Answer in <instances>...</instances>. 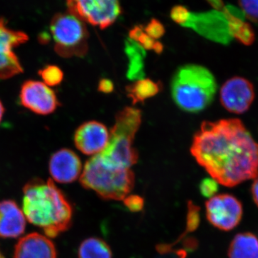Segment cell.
Here are the masks:
<instances>
[{
    "label": "cell",
    "instance_id": "cell-28",
    "mask_svg": "<svg viewBox=\"0 0 258 258\" xmlns=\"http://www.w3.org/2000/svg\"><path fill=\"white\" fill-rule=\"evenodd\" d=\"M124 205L132 212H138L143 210L144 199L139 195H129L123 200Z\"/></svg>",
    "mask_w": 258,
    "mask_h": 258
},
{
    "label": "cell",
    "instance_id": "cell-3",
    "mask_svg": "<svg viewBox=\"0 0 258 258\" xmlns=\"http://www.w3.org/2000/svg\"><path fill=\"white\" fill-rule=\"evenodd\" d=\"M217 84L210 70L199 64H186L176 71L171 84L174 103L183 111L198 113L215 98Z\"/></svg>",
    "mask_w": 258,
    "mask_h": 258
},
{
    "label": "cell",
    "instance_id": "cell-8",
    "mask_svg": "<svg viewBox=\"0 0 258 258\" xmlns=\"http://www.w3.org/2000/svg\"><path fill=\"white\" fill-rule=\"evenodd\" d=\"M209 222L222 231H231L240 224L243 208L240 200L229 194L216 195L205 203Z\"/></svg>",
    "mask_w": 258,
    "mask_h": 258
},
{
    "label": "cell",
    "instance_id": "cell-6",
    "mask_svg": "<svg viewBox=\"0 0 258 258\" xmlns=\"http://www.w3.org/2000/svg\"><path fill=\"white\" fill-rule=\"evenodd\" d=\"M50 30L54 49L61 57H83L87 53L88 32L86 24L71 13H57Z\"/></svg>",
    "mask_w": 258,
    "mask_h": 258
},
{
    "label": "cell",
    "instance_id": "cell-19",
    "mask_svg": "<svg viewBox=\"0 0 258 258\" xmlns=\"http://www.w3.org/2000/svg\"><path fill=\"white\" fill-rule=\"evenodd\" d=\"M161 88V83L150 79H140L127 86L126 91L128 98L136 104L155 96L160 92Z\"/></svg>",
    "mask_w": 258,
    "mask_h": 258
},
{
    "label": "cell",
    "instance_id": "cell-21",
    "mask_svg": "<svg viewBox=\"0 0 258 258\" xmlns=\"http://www.w3.org/2000/svg\"><path fill=\"white\" fill-rule=\"evenodd\" d=\"M79 258H112L109 245L102 239L89 237L83 241L79 249Z\"/></svg>",
    "mask_w": 258,
    "mask_h": 258
},
{
    "label": "cell",
    "instance_id": "cell-30",
    "mask_svg": "<svg viewBox=\"0 0 258 258\" xmlns=\"http://www.w3.org/2000/svg\"><path fill=\"white\" fill-rule=\"evenodd\" d=\"M98 91L103 93H110L113 92L114 86L111 80L103 79L98 83Z\"/></svg>",
    "mask_w": 258,
    "mask_h": 258
},
{
    "label": "cell",
    "instance_id": "cell-14",
    "mask_svg": "<svg viewBox=\"0 0 258 258\" xmlns=\"http://www.w3.org/2000/svg\"><path fill=\"white\" fill-rule=\"evenodd\" d=\"M82 171L81 159L71 149H62L51 156L49 171L56 182L60 184L74 182L81 176Z\"/></svg>",
    "mask_w": 258,
    "mask_h": 258
},
{
    "label": "cell",
    "instance_id": "cell-10",
    "mask_svg": "<svg viewBox=\"0 0 258 258\" xmlns=\"http://www.w3.org/2000/svg\"><path fill=\"white\" fill-rule=\"evenodd\" d=\"M20 100L25 108L37 115L51 114L60 105L53 90L42 81L29 80L21 86Z\"/></svg>",
    "mask_w": 258,
    "mask_h": 258
},
{
    "label": "cell",
    "instance_id": "cell-31",
    "mask_svg": "<svg viewBox=\"0 0 258 258\" xmlns=\"http://www.w3.org/2000/svg\"><path fill=\"white\" fill-rule=\"evenodd\" d=\"M251 192H252L254 203L258 207V177L254 179L253 184L252 185V188H251Z\"/></svg>",
    "mask_w": 258,
    "mask_h": 258
},
{
    "label": "cell",
    "instance_id": "cell-12",
    "mask_svg": "<svg viewBox=\"0 0 258 258\" xmlns=\"http://www.w3.org/2000/svg\"><path fill=\"white\" fill-rule=\"evenodd\" d=\"M222 18H223L222 14L219 13H190L183 27L193 29L211 40L225 43L232 37L229 32L226 16Z\"/></svg>",
    "mask_w": 258,
    "mask_h": 258
},
{
    "label": "cell",
    "instance_id": "cell-13",
    "mask_svg": "<svg viewBox=\"0 0 258 258\" xmlns=\"http://www.w3.org/2000/svg\"><path fill=\"white\" fill-rule=\"evenodd\" d=\"M110 132L106 125L91 120L80 125L76 131L74 142L83 154L96 156L101 154L108 145Z\"/></svg>",
    "mask_w": 258,
    "mask_h": 258
},
{
    "label": "cell",
    "instance_id": "cell-7",
    "mask_svg": "<svg viewBox=\"0 0 258 258\" xmlns=\"http://www.w3.org/2000/svg\"><path fill=\"white\" fill-rule=\"evenodd\" d=\"M69 13L88 23L106 29L122 13L120 0H67Z\"/></svg>",
    "mask_w": 258,
    "mask_h": 258
},
{
    "label": "cell",
    "instance_id": "cell-27",
    "mask_svg": "<svg viewBox=\"0 0 258 258\" xmlns=\"http://www.w3.org/2000/svg\"><path fill=\"white\" fill-rule=\"evenodd\" d=\"M144 31L149 36L152 37L154 40H157L164 35L165 29L159 20L152 19L148 24L147 27L144 28Z\"/></svg>",
    "mask_w": 258,
    "mask_h": 258
},
{
    "label": "cell",
    "instance_id": "cell-26",
    "mask_svg": "<svg viewBox=\"0 0 258 258\" xmlns=\"http://www.w3.org/2000/svg\"><path fill=\"white\" fill-rule=\"evenodd\" d=\"M200 193L206 198L215 196L219 190V183L212 178H206L200 184Z\"/></svg>",
    "mask_w": 258,
    "mask_h": 258
},
{
    "label": "cell",
    "instance_id": "cell-32",
    "mask_svg": "<svg viewBox=\"0 0 258 258\" xmlns=\"http://www.w3.org/2000/svg\"><path fill=\"white\" fill-rule=\"evenodd\" d=\"M5 113V108L3 106V103L0 101V123H1L2 120H3V115Z\"/></svg>",
    "mask_w": 258,
    "mask_h": 258
},
{
    "label": "cell",
    "instance_id": "cell-29",
    "mask_svg": "<svg viewBox=\"0 0 258 258\" xmlns=\"http://www.w3.org/2000/svg\"><path fill=\"white\" fill-rule=\"evenodd\" d=\"M190 12L184 6L177 5L174 6L171 9V18L176 23L181 25H184L188 18H189Z\"/></svg>",
    "mask_w": 258,
    "mask_h": 258
},
{
    "label": "cell",
    "instance_id": "cell-1",
    "mask_svg": "<svg viewBox=\"0 0 258 258\" xmlns=\"http://www.w3.org/2000/svg\"><path fill=\"white\" fill-rule=\"evenodd\" d=\"M191 153L224 186L232 187L258 177V143L239 118L203 122L194 137Z\"/></svg>",
    "mask_w": 258,
    "mask_h": 258
},
{
    "label": "cell",
    "instance_id": "cell-5",
    "mask_svg": "<svg viewBox=\"0 0 258 258\" xmlns=\"http://www.w3.org/2000/svg\"><path fill=\"white\" fill-rule=\"evenodd\" d=\"M142 118L140 110L132 107H126L117 113L114 126L110 132L109 142L100 154L105 160L125 169L137 164L139 155L133 147V141L142 123Z\"/></svg>",
    "mask_w": 258,
    "mask_h": 258
},
{
    "label": "cell",
    "instance_id": "cell-4",
    "mask_svg": "<svg viewBox=\"0 0 258 258\" xmlns=\"http://www.w3.org/2000/svg\"><path fill=\"white\" fill-rule=\"evenodd\" d=\"M81 185L107 200H123L133 190L135 176L130 169L113 165L101 154L88 159L80 176Z\"/></svg>",
    "mask_w": 258,
    "mask_h": 258
},
{
    "label": "cell",
    "instance_id": "cell-17",
    "mask_svg": "<svg viewBox=\"0 0 258 258\" xmlns=\"http://www.w3.org/2000/svg\"><path fill=\"white\" fill-rule=\"evenodd\" d=\"M229 258H258V238L250 232L237 234L229 246Z\"/></svg>",
    "mask_w": 258,
    "mask_h": 258
},
{
    "label": "cell",
    "instance_id": "cell-24",
    "mask_svg": "<svg viewBox=\"0 0 258 258\" xmlns=\"http://www.w3.org/2000/svg\"><path fill=\"white\" fill-rule=\"evenodd\" d=\"M246 18L258 25V0H238Z\"/></svg>",
    "mask_w": 258,
    "mask_h": 258
},
{
    "label": "cell",
    "instance_id": "cell-18",
    "mask_svg": "<svg viewBox=\"0 0 258 258\" xmlns=\"http://www.w3.org/2000/svg\"><path fill=\"white\" fill-rule=\"evenodd\" d=\"M125 53L129 60L127 76L131 80H140L144 76L145 49L132 39L125 42Z\"/></svg>",
    "mask_w": 258,
    "mask_h": 258
},
{
    "label": "cell",
    "instance_id": "cell-9",
    "mask_svg": "<svg viewBox=\"0 0 258 258\" xmlns=\"http://www.w3.org/2000/svg\"><path fill=\"white\" fill-rule=\"evenodd\" d=\"M28 39L26 33L8 28L4 19L0 18V79H11L23 72L14 49Z\"/></svg>",
    "mask_w": 258,
    "mask_h": 258
},
{
    "label": "cell",
    "instance_id": "cell-16",
    "mask_svg": "<svg viewBox=\"0 0 258 258\" xmlns=\"http://www.w3.org/2000/svg\"><path fill=\"white\" fill-rule=\"evenodd\" d=\"M26 227V217L13 200L0 202V237L17 238Z\"/></svg>",
    "mask_w": 258,
    "mask_h": 258
},
{
    "label": "cell",
    "instance_id": "cell-22",
    "mask_svg": "<svg viewBox=\"0 0 258 258\" xmlns=\"http://www.w3.org/2000/svg\"><path fill=\"white\" fill-rule=\"evenodd\" d=\"M129 36H130V39L138 42L139 45L146 50H153L155 51L157 53L159 54L162 52L163 49H164V46L160 42L154 40L146 33L143 27H134L129 32Z\"/></svg>",
    "mask_w": 258,
    "mask_h": 258
},
{
    "label": "cell",
    "instance_id": "cell-15",
    "mask_svg": "<svg viewBox=\"0 0 258 258\" xmlns=\"http://www.w3.org/2000/svg\"><path fill=\"white\" fill-rule=\"evenodd\" d=\"M14 258H57V250L47 236L32 232L19 240Z\"/></svg>",
    "mask_w": 258,
    "mask_h": 258
},
{
    "label": "cell",
    "instance_id": "cell-23",
    "mask_svg": "<svg viewBox=\"0 0 258 258\" xmlns=\"http://www.w3.org/2000/svg\"><path fill=\"white\" fill-rule=\"evenodd\" d=\"M39 74L42 82L50 88L60 85L64 78L62 70L56 66H47L40 70Z\"/></svg>",
    "mask_w": 258,
    "mask_h": 258
},
{
    "label": "cell",
    "instance_id": "cell-20",
    "mask_svg": "<svg viewBox=\"0 0 258 258\" xmlns=\"http://www.w3.org/2000/svg\"><path fill=\"white\" fill-rule=\"evenodd\" d=\"M224 14L228 23L231 37H235L236 40L244 45H252L254 40V33L250 25L244 22L242 19L230 13V12H224Z\"/></svg>",
    "mask_w": 258,
    "mask_h": 258
},
{
    "label": "cell",
    "instance_id": "cell-33",
    "mask_svg": "<svg viewBox=\"0 0 258 258\" xmlns=\"http://www.w3.org/2000/svg\"><path fill=\"white\" fill-rule=\"evenodd\" d=\"M0 258H5L4 256H3V254H2L1 252H0Z\"/></svg>",
    "mask_w": 258,
    "mask_h": 258
},
{
    "label": "cell",
    "instance_id": "cell-2",
    "mask_svg": "<svg viewBox=\"0 0 258 258\" xmlns=\"http://www.w3.org/2000/svg\"><path fill=\"white\" fill-rule=\"evenodd\" d=\"M23 210L27 220L49 238L60 235L72 224V206L51 179H34L25 184Z\"/></svg>",
    "mask_w": 258,
    "mask_h": 258
},
{
    "label": "cell",
    "instance_id": "cell-25",
    "mask_svg": "<svg viewBox=\"0 0 258 258\" xmlns=\"http://www.w3.org/2000/svg\"><path fill=\"white\" fill-rule=\"evenodd\" d=\"M200 209L191 201L188 203L187 217H186V231L193 232L197 230L200 223Z\"/></svg>",
    "mask_w": 258,
    "mask_h": 258
},
{
    "label": "cell",
    "instance_id": "cell-11",
    "mask_svg": "<svg viewBox=\"0 0 258 258\" xmlns=\"http://www.w3.org/2000/svg\"><path fill=\"white\" fill-rule=\"evenodd\" d=\"M220 97L222 106L227 111L242 114L248 111L253 103L254 86L248 80L235 76L222 85Z\"/></svg>",
    "mask_w": 258,
    "mask_h": 258
}]
</instances>
